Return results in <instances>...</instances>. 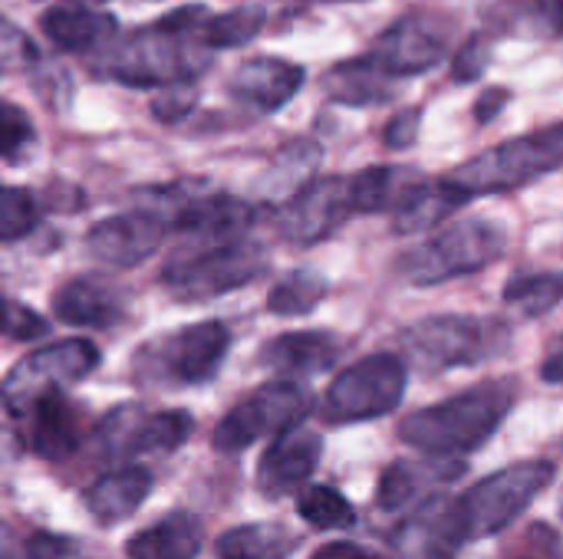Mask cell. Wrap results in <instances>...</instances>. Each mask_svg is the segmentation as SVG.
<instances>
[{"label":"cell","instance_id":"30bf717a","mask_svg":"<svg viewBox=\"0 0 563 559\" xmlns=\"http://www.w3.org/2000/svg\"><path fill=\"white\" fill-rule=\"evenodd\" d=\"M406 382L409 372L399 356L393 353L366 356L330 382L320 402V415L327 425H356V422L383 418L399 409L406 395Z\"/></svg>","mask_w":563,"mask_h":559},{"label":"cell","instance_id":"ab89813d","mask_svg":"<svg viewBox=\"0 0 563 559\" xmlns=\"http://www.w3.org/2000/svg\"><path fill=\"white\" fill-rule=\"evenodd\" d=\"M419 128H422V109H419V105L399 109V112L386 122V128H383V145L393 148V152H406V148L416 145Z\"/></svg>","mask_w":563,"mask_h":559},{"label":"cell","instance_id":"f546056e","mask_svg":"<svg viewBox=\"0 0 563 559\" xmlns=\"http://www.w3.org/2000/svg\"><path fill=\"white\" fill-rule=\"evenodd\" d=\"M297 550V534L284 524H244L218 540V559H284Z\"/></svg>","mask_w":563,"mask_h":559},{"label":"cell","instance_id":"ba28073f","mask_svg":"<svg viewBox=\"0 0 563 559\" xmlns=\"http://www.w3.org/2000/svg\"><path fill=\"white\" fill-rule=\"evenodd\" d=\"M228 349L231 329L221 320H205L145 343L132 359V372L145 385H205L218 376Z\"/></svg>","mask_w":563,"mask_h":559},{"label":"cell","instance_id":"836d02e7","mask_svg":"<svg viewBox=\"0 0 563 559\" xmlns=\"http://www.w3.org/2000/svg\"><path fill=\"white\" fill-rule=\"evenodd\" d=\"M563 297V280L558 273H521L505 287V306L521 320H538L551 313Z\"/></svg>","mask_w":563,"mask_h":559},{"label":"cell","instance_id":"4316f807","mask_svg":"<svg viewBox=\"0 0 563 559\" xmlns=\"http://www.w3.org/2000/svg\"><path fill=\"white\" fill-rule=\"evenodd\" d=\"M205 540L201 521L191 514H168L158 524L135 534L125 547L129 559H198Z\"/></svg>","mask_w":563,"mask_h":559},{"label":"cell","instance_id":"6da1fadb","mask_svg":"<svg viewBox=\"0 0 563 559\" xmlns=\"http://www.w3.org/2000/svg\"><path fill=\"white\" fill-rule=\"evenodd\" d=\"M211 10L178 7L168 16L132 30L129 36L109 40L96 49V72L115 79L122 86H172V82H195L208 63L211 49L205 46V23Z\"/></svg>","mask_w":563,"mask_h":559},{"label":"cell","instance_id":"74e56055","mask_svg":"<svg viewBox=\"0 0 563 559\" xmlns=\"http://www.w3.org/2000/svg\"><path fill=\"white\" fill-rule=\"evenodd\" d=\"M46 333H49V323L40 313H33L30 306H23L16 300L0 297V336H7L13 343H33Z\"/></svg>","mask_w":563,"mask_h":559},{"label":"cell","instance_id":"5bb4252c","mask_svg":"<svg viewBox=\"0 0 563 559\" xmlns=\"http://www.w3.org/2000/svg\"><path fill=\"white\" fill-rule=\"evenodd\" d=\"M350 217L353 208L346 194V178H320L307 181L284 201V208L277 211V231L297 247H313L333 237Z\"/></svg>","mask_w":563,"mask_h":559},{"label":"cell","instance_id":"8d00e7d4","mask_svg":"<svg viewBox=\"0 0 563 559\" xmlns=\"http://www.w3.org/2000/svg\"><path fill=\"white\" fill-rule=\"evenodd\" d=\"M33 145H36V128L30 115L20 105L0 99V158L20 165Z\"/></svg>","mask_w":563,"mask_h":559},{"label":"cell","instance_id":"603a6c76","mask_svg":"<svg viewBox=\"0 0 563 559\" xmlns=\"http://www.w3.org/2000/svg\"><path fill=\"white\" fill-rule=\"evenodd\" d=\"M323 92L333 102L353 105V109L386 105L396 99L399 79H393L386 69H379L369 56H356V59H343L323 72Z\"/></svg>","mask_w":563,"mask_h":559},{"label":"cell","instance_id":"7dc6e473","mask_svg":"<svg viewBox=\"0 0 563 559\" xmlns=\"http://www.w3.org/2000/svg\"><path fill=\"white\" fill-rule=\"evenodd\" d=\"M320 3H340V0H320Z\"/></svg>","mask_w":563,"mask_h":559},{"label":"cell","instance_id":"4fadbf2b","mask_svg":"<svg viewBox=\"0 0 563 559\" xmlns=\"http://www.w3.org/2000/svg\"><path fill=\"white\" fill-rule=\"evenodd\" d=\"M188 412H142L139 405H122L109 412L99 425V445L109 458L168 455L191 438Z\"/></svg>","mask_w":563,"mask_h":559},{"label":"cell","instance_id":"d4e9b609","mask_svg":"<svg viewBox=\"0 0 563 559\" xmlns=\"http://www.w3.org/2000/svg\"><path fill=\"white\" fill-rule=\"evenodd\" d=\"M422 181H426V175L419 168H406V165H373V168H363L360 175L346 178L350 208H353V214L393 211Z\"/></svg>","mask_w":563,"mask_h":559},{"label":"cell","instance_id":"3957f363","mask_svg":"<svg viewBox=\"0 0 563 559\" xmlns=\"http://www.w3.org/2000/svg\"><path fill=\"white\" fill-rule=\"evenodd\" d=\"M563 161V125H548L541 132L501 142L472 161L459 165L455 171L445 175V181L465 198H482V194H505L518 191L544 175H554Z\"/></svg>","mask_w":563,"mask_h":559},{"label":"cell","instance_id":"44dd1931","mask_svg":"<svg viewBox=\"0 0 563 559\" xmlns=\"http://www.w3.org/2000/svg\"><path fill=\"white\" fill-rule=\"evenodd\" d=\"M23 418H26V445L46 461H63L82 445V415L63 395L36 402Z\"/></svg>","mask_w":563,"mask_h":559},{"label":"cell","instance_id":"5b68a950","mask_svg":"<svg viewBox=\"0 0 563 559\" xmlns=\"http://www.w3.org/2000/svg\"><path fill=\"white\" fill-rule=\"evenodd\" d=\"M558 478L551 461H521L492 478L478 481L462 501L452 504V521L462 544L501 534L515 517H521Z\"/></svg>","mask_w":563,"mask_h":559},{"label":"cell","instance_id":"9a60e30c","mask_svg":"<svg viewBox=\"0 0 563 559\" xmlns=\"http://www.w3.org/2000/svg\"><path fill=\"white\" fill-rule=\"evenodd\" d=\"M165 234H168V221L142 204L139 211L115 214L92 224L86 234V254L102 267L132 270L158 254Z\"/></svg>","mask_w":563,"mask_h":559},{"label":"cell","instance_id":"277c9868","mask_svg":"<svg viewBox=\"0 0 563 559\" xmlns=\"http://www.w3.org/2000/svg\"><path fill=\"white\" fill-rule=\"evenodd\" d=\"M505 250H508V234L501 224L468 217L409 247L399 257V273L412 287H439L445 280L492 267L495 260L505 257Z\"/></svg>","mask_w":563,"mask_h":559},{"label":"cell","instance_id":"7c38bea8","mask_svg":"<svg viewBox=\"0 0 563 559\" xmlns=\"http://www.w3.org/2000/svg\"><path fill=\"white\" fill-rule=\"evenodd\" d=\"M452 23L442 13L416 10L396 20L366 53L393 79H409L439 66L449 53Z\"/></svg>","mask_w":563,"mask_h":559},{"label":"cell","instance_id":"d6a6232c","mask_svg":"<svg viewBox=\"0 0 563 559\" xmlns=\"http://www.w3.org/2000/svg\"><path fill=\"white\" fill-rule=\"evenodd\" d=\"M267 23V7L264 3H241L228 13H211L205 23V46L208 49H234L254 40Z\"/></svg>","mask_w":563,"mask_h":559},{"label":"cell","instance_id":"f6af8a7d","mask_svg":"<svg viewBox=\"0 0 563 559\" xmlns=\"http://www.w3.org/2000/svg\"><path fill=\"white\" fill-rule=\"evenodd\" d=\"M310 559H373V554H366L360 544H346V540H340V544H327V547H320V550H317Z\"/></svg>","mask_w":563,"mask_h":559},{"label":"cell","instance_id":"ffe728a7","mask_svg":"<svg viewBox=\"0 0 563 559\" xmlns=\"http://www.w3.org/2000/svg\"><path fill=\"white\" fill-rule=\"evenodd\" d=\"M343 349H346V343L323 329L284 333L261 346L257 362L280 376H317V372H327L330 366H336Z\"/></svg>","mask_w":563,"mask_h":559},{"label":"cell","instance_id":"2e32d148","mask_svg":"<svg viewBox=\"0 0 563 559\" xmlns=\"http://www.w3.org/2000/svg\"><path fill=\"white\" fill-rule=\"evenodd\" d=\"M320 451H323L320 435L303 432L300 425L274 435L271 448L264 451V458L257 465V491L267 501H280V497L300 491V484L317 471Z\"/></svg>","mask_w":563,"mask_h":559},{"label":"cell","instance_id":"cb8c5ba5","mask_svg":"<svg viewBox=\"0 0 563 559\" xmlns=\"http://www.w3.org/2000/svg\"><path fill=\"white\" fill-rule=\"evenodd\" d=\"M148 491H152V474L139 465H125L92 481L82 494V504L102 527H112L132 517L145 504Z\"/></svg>","mask_w":563,"mask_h":559},{"label":"cell","instance_id":"bcb514c9","mask_svg":"<svg viewBox=\"0 0 563 559\" xmlns=\"http://www.w3.org/2000/svg\"><path fill=\"white\" fill-rule=\"evenodd\" d=\"M541 376H544V382H551V385H558V382H561V346H558V343L551 346V353H548V362H544Z\"/></svg>","mask_w":563,"mask_h":559},{"label":"cell","instance_id":"ac0fdd59","mask_svg":"<svg viewBox=\"0 0 563 559\" xmlns=\"http://www.w3.org/2000/svg\"><path fill=\"white\" fill-rule=\"evenodd\" d=\"M254 221V204L234 194H185L168 214V231L195 234L198 241H231L241 237Z\"/></svg>","mask_w":563,"mask_h":559},{"label":"cell","instance_id":"ee69618b","mask_svg":"<svg viewBox=\"0 0 563 559\" xmlns=\"http://www.w3.org/2000/svg\"><path fill=\"white\" fill-rule=\"evenodd\" d=\"M508 102H511V92H508L505 86H492V89H485V96L475 102V119H478L482 125H485V122H495Z\"/></svg>","mask_w":563,"mask_h":559},{"label":"cell","instance_id":"9c48e42d","mask_svg":"<svg viewBox=\"0 0 563 559\" xmlns=\"http://www.w3.org/2000/svg\"><path fill=\"white\" fill-rule=\"evenodd\" d=\"M99 346L89 339H63L26 353L0 382V405L23 418L36 402L63 395L69 385L82 382L99 369Z\"/></svg>","mask_w":563,"mask_h":559},{"label":"cell","instance_id":"7402d4cb","mask_svg":"<svg viewBox=\"0 0 563 559\" xmlns=\"http://www.w3.org/2000/svg\"><path fill=\"white\" fill-rule=\"evenodd\" d=\"M40 26L66 53H96L119 33V23L112 13H102L92 7H73V3H56L43 10Z\"/></svg>","mask_w":563,"mask_h":559},{"label":"cell","instance_id":"e0dca14e","mask_svg":"<svg viewBox=\"0 0 563 559\" xmlns=\"http://www.w3.org/2000/svg\"><path fill=\"white\" fill-rule=\"evenodd\" d=\"M303 79L307 72L300 63L280 59V56H254L234 69L228 89L241 105H251L271 115V112H280L303 89Z\"/></svg>","mask_w":563,"mask_h":559},{"label":"cell","instance_id":"4dcf8cb0","mask_svg":"<svg viewBox=\"0 0 563 559\" xmlns=\"http://www.w3.org/2000/svg\"><path fill=\"white\" fill-rule=\"evenodd\" d=\"M455 474H462V468H455V465H445V468L432 465V468H426V465L396 461V465H389V468L383 471V478H379L376 504H379L383 511H402V507L422 491L426 481H435V478L449 481V478H455Z\"/></svg>","mask_w":563,"mask_h":559},{"label":"cell","instance_id":"52a82bcc","mask_svg":"<svg viewBox=\"0 0 563 559\" xmlns=\"http://www.w3.org/2000/svg\"><path fill=\"white\" fill-rule=\"evenodd\" d=\"M271 267V254L264 244L241 237L214 241V247H205L191 257L172 260L158 283L178 300V303H205L214 297H224L238 287L254 283Z\"/></svg>","mask_w":563,"mask_h":559},{"label":"cell","instance_id":"e575fe53","mask_svg":"<svg viewBox=\"0 0 563 559\" xmlns=\"http://www.w3.org/2000/svg\"><path fill=\"white\" fill-rule=\"evenodd\" d=\"M297 514L317 530H346L356 524V507L336 488H307L297 497Z\"/></svg>","mask_w":563,"mask_h":559},{"label":"cell","instance_id":"484cf974","mask_svg":"<svg viewBox=\"0 0 563 559\" xmlns=\"http://www.w3.org/2000/svg\"><path fill=\"white\" fill-rule=\"evenodd\" d=\"M462 204H468L445 178L439 181H422L416 185L396 208H393V231L402 234V237H412V234H426L432 231L435 224H442L449 214H455Z\"/></svg>","mask_w":563,"mask_h":559},{"label":"cell","instance_id":"8992f818","mask_svg":"<svg viewBox=\"0 0 563 559\" xmlns=\"http://www.w3.org/2000/svg\"><path fill=\"white\" fill-rule=\"evenodd\" d=\"M399 346L422 372L482 366L508 349V326L482 316H429L402 329Z\"/></svg>","mask_w":563,"mask_h":559},{"label":"cell","instance_id":"b9f144b4","mask_svg":"<svg viewBox=\"0 0 563 559\" xmlns=\"http://www.w3.org/2000/svg\"><path fill=\"white\" fill-rule=\"evenodd\" d=\"M0 56H10L16 66H26V63H36L40 49H36L10 20L0 16Z\"/></svg>","mask_w":563,"mask_h":559},{"label":"cell","instance_id":"8fae6325","mask_svg":"<svg viewBox=\"0 0 563 559\" xmlns=\"http://www.w3.org/2000/svg\"><path fill=\"white\" fill-rule=\"evenodd\" d=\"M313 409V395L300 382H267L244 395L214 428L218 451H244L261 438H274L287 428H297Z\"/></svg>","mask_w":563,"mask_h":559},{"label":"cell","instance_id":"7a4b0ae2","mask_svg":"<svg viewBox=\"0 0 563 559\" xmlns=\"http://www.w3.org/2000/svg\"><path fill=\"white\" fill-rule=\"evenodd\" d=\"M511 405H515V382L508 379L482 382L432 409L412 412L399 425V435L409 448L435 458L468 455L478 451L501 428Z\"/></svg>","mask_w":563,"mask_h":559},{"label":"cell","instance_id":"d590c367","mask_svg":"<svg viewBox=\"0 0 563 559\" xmlns=\"http://www.w3.org/2000/svg\"><path fill=\"white\" fill-rule=\"evenodd\" d=\"M40 221V201L26 188L0 185V244L26 237Z\"/></svg>","mask_w":563,"mask_h":559},{"label":"cell","instance_id":"7bdbcfd3","mask_svg":"<svg viewBox=\"0 0 563 559\" xmlns=\"http://www.w3.org/2000/svg\"><path fill=\"white\" fill-rule=\"evenodd\" d=\"M26 559H76V547L66 537L53 534H36L26 544Z\"/></svg>","mask_w":563,"mask_h":559},{"label":"cell","instance_id":"f1b7e54d","mask_svg":"<svg viewBox=\"0 0 563 559\" xmlns=\"http://www.w3.org/2000/svg\"><path fill=\"white\" fill-rule=\"evenodd\" d=\"M323 148L313 138H290L284 142L267 171L261 175V191L264 194H277V198H290L294 191H300L307 181H313L317 168H320Z\"/></svg>","mask_w":563,"mask_h":559},{"label":"cell","instance_id":"60d3db41","mask_svg":"<svg viewBox=\"0 0 563 559\" xmlns=\"http://www.w3.org/2000/svg\"><path fill=\"white\" fill-rule=\"evenodd\" d=\"M165 89H168V92H165L162 99L152 102L155 119H158V122H178V119H185V115L195 109V99H198L195 82H172V86H165Z\"/></svg>","mask_w":563,"mask_h":559},{"label":"cell","instance_id":"d6986e66","mask_svg":"<svg viewBox=\"0 0 563 559\" xmlns=\"http://www.w3.org/2000/svg\"><path fill=\"white\" fill-rule=\"evenodd\" d=\"M53 313L66 326L109 329L125 320L129 297L122 287L102 277H73L53 293Z\"/></svg>","mask_w":563,"mask_h":559},{"label":"cell","instance_id":"83f0119b","mask_svg":"<svg viewBox=\"0 0 563 559\" xmlns=\"http://www.w3.org/2000/svg\"><path fill=\"white\" fill-rule=\"evenodd\" d=\"M459 547L462 540H459L449 501H432L399 534V554L406 559H452L459 554Z\"/></svg>","mask_w":563,"mask_h":559},{"label":"cell","instance_id":"f35d334b","mask_svg":"<svg viewBox=\"0 0 563 559\" xmlns=\"http://www.w3.org/2000/svg\"><path fill=\"white\" fill-rule=\"evenodd\" d=\"M488 66H492V43H488V36L485 33L468 36L459 46L455 59H452V79L455 82H478Z\"/></svg>","mask_w":563,"mask_h":559},{"label":"cell","instance_id":"1f68e13d","mask_svg":"<svg viewBox=\"0 0 563 559\" xmlns=\"http://www.w3.org/2000/svg\"><path fill=\"white\" fill-rule=\"evenodd\" d=\"M323 300H327V277L310 267H297L274 283V290L267 293V310L277 316H307Z\"/></svg>","mask_w":563,"mask_h":559}]
</instances>
